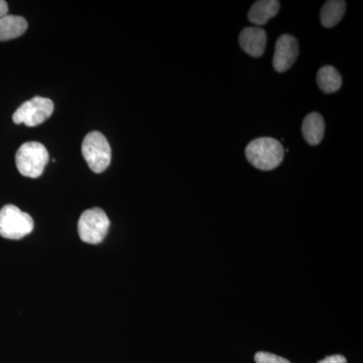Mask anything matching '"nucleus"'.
<instances>
[{"instance_id":"f257e3e1","label":"nucleus","mask_w":363,"mask_h":363,"mask_svg":"<svg viewBox=\"0 0 363 363\" xmlns=\"http://www.w3.org/2000/svg\"><path fill=\"white\" fill-rule=\"evenodd\" d=\"M245 156L255 168L271 171L283 162L285 150L281 143L274 138H260L248 143Z\"/></svg>"},{"instance_id":"f03ea898","label":"nucleus","mask_w":363,"mask_h":363,"mask_svg":"<svg viewBox=\"0 0 363 363\" xmlns=\"http://www.w3.org/2000/svg\"><path fill=\"white\" fill-rule=\"evenodd\" d=\"M49 160V152L43 143H26L16 152V168L23 176L33 179L39 178Z\"/></svg>"},{"instance_id":"7ed1b4c3","label":"nucleus","mask_w":363,"mask_h":363,"mask_svg":"<svg viewBox=\"0 0 363 363\" xmlns=\"http://www.w3.org/2000/svg\"><path fill=\"white\" fill-rule=\"evenodd\" d=\"M82 155L91 171L100 174L111 162V147L108 140L99 131H92L82 143Z\"/></svg>"},{"instance_id":"20e7f679","label":"nucleus","mask_w":363,"mask_h":363,"mask_svg":"<svg viewBox=\"0 0 363 363\" xmlns=\"http://www.w3.org/2000/svg\"><path fill=\"white\" fill-rule=\"evenodd\" d=\"M33 220L20 208L9 204L0 210V235L6 240H21L32 233Z\"/></svg>"},{"instance_id":"39448f33","label":"nucleus","mask_w":363,"mask_h":363,"mask_svg":"<svg viewBox=\"0 0 363 363\" xmlns=\"http://www.w3.org/2000/svg\"><path fill=\"white\" fill-rule=\"evenodd\" d=\"M108 217L100 208L86 210L78 222V233L81 240L89 245H98L104 241L108 233Z\"/></svg>"},{"instance_id":"423d86ee","label":"nucleus","mask_w":363,"mask_h":363,"mask_svg":"<svg viewBox=\"0 0 363 363\" xmlns=\"http://www.w3.org/2000/svg\"><path fill=\"white\" fill-rule=\"evenodd\" d=\"M54 112V104L49 98L33 97L21 104L13 116L16 124L25 123L26 126L33 128L45 123Z\"/></svg>"},{"instance_id":"0eeeda50","label":"nucleus","mask_w":363,"mask_h":363,"mask_svg":"<svg viewBox=\"0 0 363 363\" xmlns=\"http://www.w3.org/2000/svg\"><path fill=\"white\" fill-rule=\"evenodd\" d=\"M298 55V40L290 35H283L276 43L272 65L274 70L283 73L295 64Z\"/></svg>"},{"instance_id":"6e6552de","label":"nucleus","mask_w":363,"mask_h":363,"mask_svg":"<svg viewBox=\"0 0 363 363\" xmlns=\"http://www.w3.org/2000/svg\"><path fill=\"white\" fill-rule=\"evenodd\" d=\"M240 44L247 54L259 58L266 50L267 33L260 28H243L240 35Z\"/></svg>"},{"instance_id":"1a4fd4ad","label":"nucleus","mask_w":363,"mask_h":363,"mask_svg":"<svg viewBox=\"0 0 363 363\" xmlns=\"http://www.w3.org/2000/svg\"><path fill=\"white\" fill-rule=\"evenodd\" d=\"M302 133L306 142L311 145H319L324 138L325 121L317 112H312L305 117L302 124Z\"/></svg>"},{"instance_id":"9d476101","label":"nucleus","mask_w":363,"mask_h":363,"mask_svg":"<svg viewBox=\"0 0 363 363\" xmlns=\"http://www.w3.org/2000/svg\"><path fill=\"white\" fill-rule=\"evenodd\" d=\"M279 11V2L277 0H260L250 9L248 18L255 25L262 26L276 16Z\"/></svg>"},{"instance_id":"9b49d317","label":"nucleus","mask_w":363,"mask_h":363,"mask_svg":"<svg viewBox=\"0 0 363 363\" xmlns=\"http://www.w3.org/2000/svg\"><path fill=\"white\" fill-rule=\"evenodd\" d=\"M28 30V21L23 16H7L0 18V42L16 39Z\"/></svg>"},{"instance_id":"f8f14e48","label":"nucleus","mask_w":363,"mask_h":363,"mask_svg":"<svg viewBox=\"0 0 363 363\" xmlns=\"http://www.w3.org/2000/svg\"><path fill=\"white\" fill-rule=\"evenodd\" d=\"M317 83L320 89L327 94L337 92L342 85V77L334 67L324 66L318 71Z\"/></svg>"},{"instance_id":"ddd939ff","label":"nucleus","mask_w":363,"mask_h":363,"mask_svg":"<svg viewBox=\"0 0 363 363\" xmlns=\"http://www.w3.org/2000/svg\"><path fill=\"white\" fill-rule=\"evenodd\" d=\"M346 2L342 0H329L325 2L320 13V20L325 28H332L342 20L345 14Z\"/></svg>"},{"instance_id":"4468645a","label":"nucleus","mask_w":363,"mask_h":363,"mask_svg":"<svg viewBox=\"0 0 363 363\" xmlns=\"http://www.w3.org/2000/svg\"><path fill=\"white\" fill-rule=\"evenodd\" d=\"M257 363H291L285 358L267 352H257L255 357Z\"/></svg>"},{"instance_id":"2eb2a0df","label":"nucleus","mask_w":363,"mask_h":363,"mask_svg":"<svg viewBox=\"0 0 363 363\" xmlns=\"http://www.w3.org/2000/svg\"><path fill=\"white\" fill-rule=\"evenodd\" d=\"M318 363H346V359L342 355H332Z\"/></svg>"},{"instance_id":"dca6fc26","label":"nucleus","mask_w":363,"mask_h":363,"mask_svg":"<svg viewBox=\"0 0 363 363\" xmlns=\"http://www.w3.org/2000/svg\"><path fill=\"white\" fill-rule=\"evenodd\" d=\"M7 13H9V6H7L6 1L0 0V18L7 16Z\"/></svg>"}]
</instances>
